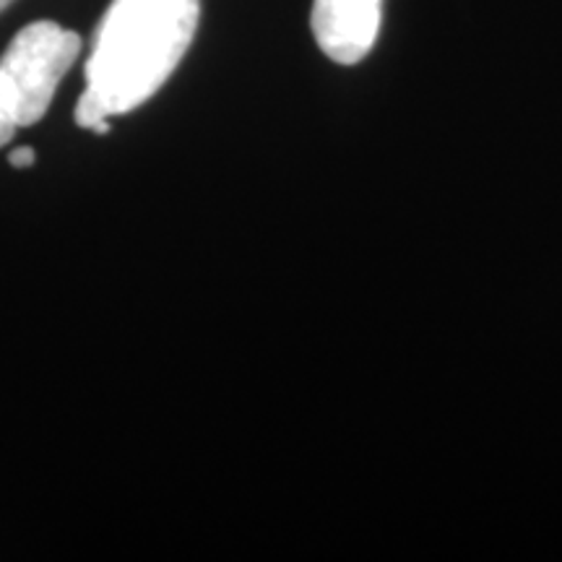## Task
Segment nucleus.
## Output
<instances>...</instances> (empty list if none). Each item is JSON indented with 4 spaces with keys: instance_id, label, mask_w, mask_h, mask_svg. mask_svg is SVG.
Returning <instances> with one entry per match:
<instances>
[{
    "instance_id": "nucleus-5",
    "label": "nucleus",
    "mask_w": 562,
    "mask_h": 562,
    "mask_svg": "<svg viewBox=\"0 0 562 562\" xmlns=\"http://www.w3.org/2000/svg\"><path fill=\"white\" fill-rule=\"evenodd\" d=\"M13 3V0H0V13H3L5 9H9V5Z\"/></svg>"
},
{
    "instance_id": "nucleus-3",
    "label": "nucleus",
    "mask_w": 562,
    "mask_h": 562,
    "mask_svg": "<svg viewBox=\"0 0 562 562\" xmlns=\"http://www.w3.org/2000/svg\"><path fill=\"white\" fill-rule=\"evenodd\" d=\"M383 0H315L311 26L326 58L355 66L375 45Z\"/></svg>"
},
{
    "instance_id": "nucleus-1",
    "label": "nucleus",
    "mask_w": 562,
    "mask_h": 562,
    "mask_svg": "<svg viewBox=\"0 0 562 562\" xmlns=\"http://www.w3.org/2000/svg\"><path fill=\"white\" fill-rule=\"evenodd\" d=\"M201 21V0H112L87 60L76 125L110 133V117L149 102L186 58Z\"/></svg>"
},
{
    "instance_id": "nucleus-2",
    "label": "nucleus",
    "mask_w": 562,
    "mask_h": 562,
    "mask_svg": "<svg viewBox=\"0 0 562 562\" xmlns=\"http://www.w3.org/2000/svg\"><path fill=\"white\" fill-rule=\"evenodd\" d=\"M81 53V37L55 21L26 24L0 58V146L40 123L63 76Z\"/></svg>"
},
{
    "instance_id": "nucleus-4",
    "label": "nucleus",
    "mask_w": 562,
    "mask_h": 562,
    "mask_svg": "<svg viewBox=\"0 0 562 562\" xmlns=\"http://www.w3.org/2000/svg\"><path fill=\"white\" fill-rule=\"evenodd\" d=\"M11 167H16V170H26V167H32L34 161H37V154H34L32 146H21V149L11 151Z\"/></svg>"
}]
</instances>
